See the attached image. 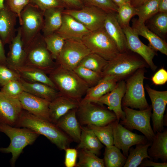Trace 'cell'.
<instances>
[{
  "mask_svg": "<svg viewBox=\"0 0 167 167\" xmlns=\"http://www.w3.org/2000/svg\"><path fill=\"white\" fill-rule=\"evenodd\" d=\"M15 127L29 129L46 137L61 150L68 148L71 139L55 124L23 109Z\"/></svg>",
  "mask_w": 167,
  "mask_h": 167,
  "instance_id": "6da1fadb",
  "label": "cell"
},
{
  "mask_svg": "<svg viewBox=\"0 0 167 167\" xmlns=\"http://www.w3.org/2000/svg\"><path fill=\"white\" fill-rule=\"evenodd\" d=\"M49 77L61 95L80 102L89 88L73 70L66 69L58 65L49 74Z\"/></svg>",
  "mask_w": 167,
  "mask_h": 167,
  "instance_id": "7a4b0ae2",
  "label": "cell"
},
{
  "mask_svg": "<svg viewBox=\"0 0 167 167\" xmlns=\"http://www.w3.org/2000/svg\"><path fill=\"white\" fill-rule=\"evenodd\" d=\"M131 52L128 50L120 53L114 58L108 61L101 73L102 78L111 77L118 82L138 69L148 66L140 56Z\"/></svg>",
  "mask_w": 167,
  "mask_h": 167,
  "instance_id": "3957f363",
  "label": "cell"
},
{
  "mask_svg": "<svg viewBox=\"0 0 167 167\" xmlns=\"http://www.w3.org/2000/svg\"><path fill=\"white\" fill-rule=\"evenodd\" d=\"M23 128H19L0 122V132L6 135L11 140L7 147L0 148V152L12 154L10 160L11 166H14L24 149L27 145L32 144L40 135L32 130Z\"/></svg>",
  "mask_w": 167,
  "mask_h": 167,
  "instance_id": "277c9868",
  "label": "cell"
},
{
  "mask_svg": "<svg viewBox=\"0 0 167 167\" xmlns=\"http://www.w3.org/2000/svg\"><path fill=\"white\" fill-rule=\"evenodd\" d=\"M24 49L25 57L24 65L40 70L49 74L58 66L47 49L44 36L40 32Z\"/></svg>",
  "mask_w": 167,
  "mask_h": 167,
  "instance_id": "5b68a950",
  "label": "cell"
},
{
  "mask_svg": "<svg viewBox=\"0 0 167 167\" xmlns=\"http://www.w3.org/2000/svg\"><path fill=\"white\" fill-rule=\"evenodd\" d=\"M97 103L80 102L76 115L81 125L103 126L117 120L113 112Z\"/></svg>",
  "mask_w": 167,
  "mask_h": 167,
  "instance_id": "8992f818",
  "label": "cell"
},
{
  "mask_svg": "<svg viewBox=\"0 0 167 167\" xmlns=\"http://www.w3.org/2000/svg\"><path fill=\"white\" fill-rule=\"evenodd\" d=\"M143 68L134 72L127 79L126 90L122 101L123 106L143 110L149 106L146 100L143 81L145 78Z\"/></svg>",
  "mask_w": 167,
  "mask_h": 167,
  "instance_id": "52a82bcc",
  "label": "cell"
},
{
  "mask_svg": "<svg viewBox=\"0 0 167 167\" xmlns=\"http://www.w3.org/2000/svg\"><path fill=\"white\" fill-rule=\"evenodd\" d=\"M81 41L92 53L98 55L109 61L120 53L113 41L105 31L103 27L91 32Z\"/></svg>",
  "mask_w": 167,
  "mask_h": 167,
  "instance_id": "ba28073f",
  "label": "cell"
},
{
  "mask_svg": "<svg viewBox=\"0 0 167 167\" xmlns=\"http://www.w3.org/2000/svg\"><path fill=\"white\" fill-rule=\"evenodd\" d=\"M43 13L37 7L30 3L22 11L19 24L24 49L41 31L44 23Z\"/></svg>",
  "mask_w": 167,
  "mask_h": 167,
  "instance_id": "9c48e42d",
  "label": "cell"
},
{
  "mask_svg": "<svg viewBox=\"0 0 167 167\" xmlns=\"http://www.w3.org/2000/svg\"><path fill=\"white\" fill-rule=\"evenodd\" d=\"M122 109L125 117L123 120H120V123L129 130L135 129L139 131L152 142L155 133L150 124L152 113L151 106H149L146 109L139 110L124 106Z\"/></svg>",
  "mask_w": 167,
  "mask_h": 167,
  "instance_id": "30bf717a",
  "label": "cell"
},
{
  "mask_svg": "<svg viewBox=\"0 0 167 167\" xmlns=\"http://www.w3.org/2000/svg\"><path fill=\"white\" fill-rule=\"evenodd\" d=\"M91 53L81 41L66 40L56 60L58 65L62 68L73 70L82 59Z\"/></svg>",
  "mask_w": 167,
  "mask_h": 167,
  "instance_id": "8fae6325",
  "label": "cell"
},
{
  "mask_svg": "<svg viewBox=\"0 0 167 167\" xmlns=\"http://www.w3.org/2000/svg\"><path fill=\"white\" fill-rule=\"evenodd\" d=\"M63 13L69 15L92 32L103 27L107 13L98 7L84 6L77 10L65 9Z\"/></svg>",
  "mask_w": 167,
  "mask_h": 167,
  "instance_id": "7c38bea8",
  "label": "cell"
},
{
  "mask_svg": "<svg viewBox=\"0 0 167 167\" xmlns=\"http://www.w3.org/2000/svg\"><path fill=\"white\" fill-rule=\"evenodd\" d=\"M113 145L121 150L126 158L131 147L138 144H144L148 142L144 135L132 132L117 120L113 122Z\"/></svg>",
  "mask_w": 167,
  "mask_h": 167,
  "instance_id": "4fadbf2b",
  "label": "cell"
},
{
  "mask_svg": "<svg viewBox=\"0 0 167 167\" xmlns=\"http://www.w3.org/2000/svg\"><path fill=\"white\" fill-rule=\"evenodd\" d=\"M145 88L152 103L153 130L155 133L162 132L165 126L164 113L167 104V91L156 90L147 85Z\"/></svg>",
  "mask_w": 167,
  "mask_h": 167,
  "instance_id": "5bb4252c",
  "label": "cell"
},
{
  "mask_svg": "<svg viewBox=\"0 0 167 167\" xmlns=\"http://www.w3.org/2000/svg\"><path fill=\"white\" fill-rule=\"evenodd\" d=\"M122 28L126 37L128 49L140 56L152 70L155 71L157 68L153 62L156 54L155 50L143 43L139 39V35L130 25Z\"/></svg>",
  "mask_w": 167,
  "mask_h": 167,
  "instance_id": "9a60e30c",
  "label": "cell"
},
{
  "mask_svg": "<svg viewBox=\"0 0 167 167\" xmlns=\"http://www.w3.org/2000/svg\"><path fill=\"white\" fill-rule=\"evenodd\" d=\"M23 110L17 98L8 96L0 91V122L15 126Z\"/></svg>",
  "mask_w": 167,
  "mask_h": 167,
  "instance_id": "2e32d148",
  "label": "cell"
},
{
  "mask_svg": "<svg viewBox=\"0 0 167 167\" xmlns=\"http://www.w3.org/2000/svg\"><path fill=\"white\" fill-rule=\"evenodd\" d=\"M126 90V83L123 80L117 82L115 86L110 92L101 97L97 103L107 106L108 108L115 114L117 120L119 122L125 117L122 109V101Z\"/></svg>",
  "mask_w": 167,
  "mask_h": 167,
  "instance_id": "e0dca14e",
  "label": "cell"
},
{
  "mask_svg": "<svg viewBox=\"0 0 167 167\" xmlns=\"http://www.w3.org/2000/svg\"><path fill=\"white\" fill-rule=\"evenodd\" d=\"M17 98L23 109L38 117L50 121L49 101L24 91Z\"/></svg>",
  "mask_w": 167,
  "mask_h": 167,
  "instance_id": "ac0fdd59",
  "label": "cell"
},
{
  "mask_svg": "<svg viewBox=\"0 0 167 167\" xmlns=\"http://www.w3.org/2000/svg\"><path fill=\"white\" fill-rule=\"evenodd\" d=\"M91 32L72 16L63 13L61 25L56 32L65 40L81 41Z\"/></svg>",
  "mask_w": 167,
  "mask_h": 167,
  "instance_id": "d6986e66",
  "label": "cell"
},
{
  "mask_svg": "<svg viewBox=\"0 0 167 167\" xmlns=\"http://www.w3.org/2000/svg\"><path fill=\"white\" fill-rule=\"evenodd\" d=\"M17 31L15 36L10 43L9 50L6 56V66L15 71L24 65L25 57L20 27Z\"/></svg>",
  "mask_w": 167,
  "mask_h": 167,
  "instance_id": "ffe728a7",
  "label": "cell"
},
{
  "mask_svg": "<svg viewBox=\"0 0 167 167\" xmlns=\"http://www.w3.org/2000/svg\"><path fill=\"white\" fill-rule=\"evenodd\" d=\"M103 27L116 44L120 53L128 50L126 37L123 29L117 19L116 13H107Z\"/></svg>",
  "mask_w": 167,
  "mask_h": 167,
  "instance_id": "44dd1931",
  "label": "cell"
},
{
  "mask_svg": "<svg viewBox=\"0 0 167 167\" xmlns=\"http://www.w3.org/2000/svg\"><path fill=\"white\" fill-rule=\"evenodd\" d=\"M17 15L4 5L0 10V37L4 45L10 44L16 35Z\"/></svg>",
  "mask_w": 167,
  "mask_h": 167,
  "instance_id": "7402d4cb",
  "label": "cell"
},
{
  "mask_svg": "<svg viewBox=\"0 0 167 167\" xmlns=\"http://www.w3.org/2000/svg\"><path fill=\"white\" fill-rule=\"evenodd\" d=\"M80 102L69 97L60 95L50 102V121L55 124L62 116L70 110L77 109Z\"/></svg>",
  "mask_w": 167,
  "mask_h": 167,
  "instance_id": "603a6c76",
  "label": "cell"
},
{
  "mask_svg": "<svg viewBox=\"0 0 167 167\" xmlns=\"http://www.w3.org/2000/svg\"><path fill=\"white\" fill-rule=\"evenodd\" d=\"M77 109L70 110L56 122V125L71 139L79 142L81 134V126L76 115Z\"/></svg>",
  "mask_w": 167,
  "mask_h": 167,
  "instance_id": "cb8c5ba5",
  "label": "cell"
},
{
  "mask_svg": "<svg viewBox=\"0 0 167 167\" xmlns=\"http://www.w3.org/2000/svg\"><path fill=\"white\" fill-rule=\"evenodd\" d=\"M131 27L139 36L148 41L150 46L154 50L167 55V44L165 41L151 31L144 23H140L137 19H134L132 20Z\"/></svg>",
  "mask_w": 167,
  "mask_h": 167,
  "instance_id": "d4e9b609",
  "label": "cell"
},
{
  "mask_svg": "<svg viewBox=\"0 0 167 167\" xmlns=\"http://www.w3.org/2000/svg\"><path fill=\"white\" fill-rule=\"evenodd\" d=\"M19 80L24 91L49 102L61 95L56 89L47 84L39 82H28L21 78Z\"/></svg>",
  "mask_w": 167,
  "mask_h": 167,
  "instance_id": "484cf974",
  "label": "cell"
},
{
  "mask_svg": "<svg viewBox=\"0 0 167 167\" xmlns=\"http://www.w3.org/2000/svg\"><path fill=\"white\" fill-rule=\"evenodd\" d=\"M118 82L111 77L102 78L96 85L88 89L80 102L97 103L101 97L114 88Z\"/></svg>",
  "mask_w": 167,
  "mask_h": 167,
  "instance_id": "4316f807",
  "label": "cell"
},
{
  "mask_svg": "<svg viewBox=\"0 0 167 167\" xmlns=\"http://www.w3.org/2000/svg\"><path fill=\"white\" fill-rule=\"evenodd\" d=\"M63 7H54L44 11V23L41 31L43 36L56 32L62 22Z\"/></svg>",
  "mask_w": 167,
  "mask_h": 167,
  "instance_id": "83f0119b",
  "label": "cell"
},
{
  "mask_svg": "<svg viewBox=\"0 0 167 167\" xmlns=\"http://www.w3.org/2000/svg\"><path fill=\"white\" fill-rule=\"evenodd\" d=\"M150 148L148 149L149 156L155 160L160 159L163 162L167 161V130L155 133Z\"/></svg>",
  "mask_w": 167,
  "mask_h": 167,
  "instance_id": "f1b7e54d",
  "label": "cell"
},
{
  "mask_svg": "<svg viewBox=\"0 0 167 167\" xmlns=\"http://www.w3.org/2000/svg\"><path fill=\"white\" fill-rule=\"evenodd\" d=\"M81 134L77 149L85 150L96 155L100 154L103 147L93 131L88 126H81Z\"/></svg>",
  "mask_w": 167,
  "mask_h": 167,
  "instance_id": "f546056e",
  "label": "cell"
},
{
  "mask_svg": "<svg viewBox=\"0 0 167 167\" xmlns=\"http://www.w3.org/2000/svg\"><path fill=\"white\" fill-rule=\"evenodd\" d=\"M16 71L21 78L25 80H29L31 82L42 83L57 89L49 77L40 70L24 65L19 68Z\"/></svg>",
  "mask_w": 167,
  "mask_h": 167,
  "instance_id": "4dcf8cb0",
  "label": "cell"
},
{
  "mask_svg": "<svg viewBox=\"0 0 167 167\" xmlns=\"http://www.w3.org/2000/svg\"><path fill=\"white\" fill-rule=\"evenodd\" d=\"M151 142H148L144 144L136 145L135 148H130L129 153L127 158L124 167H137L139 166L145 158L152 159L149 156L148 149Z\"/></svg>",
  "mask_w": 167,
  "mask_h": 167,
  "instance_id": "1f68e13d",
  "label": "cell"
},
{
  "mask_svg": "<svg viewBox=\"0 0 167 167\" xmlns=\"http://www.w3.org/2000/svg\"><path fill=\"white\" fill-rule=\"evenodd\" d=\"M126 158L120 149L114 145L105 148L103 160L105 167H122L125 165Z\"/></svg>",
  "mask_w": 167,
  "mask_h": 167,
  "instance_id": "d6a6232c",
  "label": "cell"
},
{
  "mask_svg": "<svg viewBox=\"0 0 167 167\" xmlns=\"http://www.w3.org/2000/svg\"><path fill=\"white\" fill-rule=\"evenodd\" d=\"M159 0H145L142 4L135 7L136 15L138 21L144 23L159 12Z\"/></svg>",
  "mask_w": 167,
  "mask_h": 167,
  "instance_id": "836d02e7",
  "label": "cell"
},
{
  "mask_svg": "<svg viewBox=\"0 0 167 167\" xmlns=\"http://www.w3.org/2000/svg\"><path fill=\"white\" fill-rule=\"evenodd\" d=\"M148 20V28L164 39L167 34V13L158 12Z\"/></svg>",
  "mask_w": 167,
  "mask_h": 167,
  "instance_id": "e575fe53",
  "label": "cell"
},
{
  "mask_svg": "<svg viewBox=\"0 0 167 167\" xmlns=\"http://www.w3.org/2000/svg\"><path fill=\"white\" fill-rule=\"evenodd\" d=\"M78 156L79 161L76 164L78 167H104L103 159L99 158L96 155L85 150L79 149Z\"/></svg>",
  "mask_w": 167,
  "mask_h": 167,
  "instance_id": "d590c367",
  "label": "cell"
},
{
  "mask_svg": "<svg viewBox=\"0 0 167 167\" xmlns=\"http://www.w3.org/2000/svg\"><path fill=\"white\" fill-rule=\"evenodd\" d=\"M113 122L103 126L89 125L87 126L93 131L102 143L109 147L113 145Z\"/></svg>",
  "mask_w": 167,
  "mask_h": 167,
  "instance_id": "8d00e7d4",
  "label": "cell"
},
{
  "mask_svg": "<svg viewBox=\"0 0 167 167\" xmlns=\"http://www.w3.org/2000/svg\"><path fill=\"white\" fill-rule=\"evenodd\" d=\"M46 48L53 60H56L64 45L65 40L56 32L44 36Z\"/></svg>",
  "mask_w": 167,
  "mask_h": 167,
  "instance_id": "74e56055",
  "label": "cell"
},
{
  "mask_svg": "<svg viewBox=\"0 0 167 167\" xmlns=\"http://www.w3.org/2000/svg\"><path fill=\"white\" fill-rule=\"evenodd\" d=\"M108 62L98 55L91 53L84 57L79 65L101 74Z\"/></svg>",
  "mask_w": 167,
  "mask_h": 167,
  "instance_id": "f35d334b",
  "label": "cell"
},
{
  "mask_svg": "<svg viewBox=\"0 0 167 167\" xmlns=\"http://www.w3.org/2000/svg\"><path fill=\"white\" fill-rule=\"evenodd\" d=\"M73 71L89 88L96 85L102 78L101 74L80 65H78Z\"/></svg>",
  "mask_w": 167,
  "mask_h": 167,
  "instance_id": "ab89813d",
  "label": "cell"
},
{
  "mask_svg": "<svg viewBox=\"0 0 167 167\" xmlns=\"http://www.w3.org/2000/svg\"><path fill=\"white\" fill-rule=\"evenodd\" d=\"M136 15L135 7L130 2H126L118 7L116 16L122 28L129 25L131 18Z\"/></svg>",
  "mask_w": 167,
  "mask_h": 167,
  "instance_id": "60d3db41",
  "label": "cell"
},
{
  "mask_svg": "<svg viewBox=\"0 0 167 167\" xmlns=\"http://www.w3.org/2000/svg\"><path fill=\"white\" fill-rule=\"evenodd\" d=\"M84 6H93L100 8L107 13H116L118 7L111 0H81Z\"/></svg>",
  "mask_w": 167,
  "mask_h": 167,
  "instance_id": "b9f144b4",
  "label": "cell"
},
{
  "mask_svg": "<svg viewBox=\"0 0 167 167\" xmlns=\"http://www.w3.org/2000/svg\"><path fill=\"white\" fill-rule=\"evenodd\" d=\"M19 79L10 81L2 86L0 91L7 96L17 98L24 91Z\"/></svg>",
  "mask_w": 167,
  "mask_h": 167,
  "instance_id": "7bdbcfd3",
  "label": "cell"
},
{
  "mask_svg": "<svg viewBox=\"0 0 167 167\" xmlns=\"http://www.w3.org/2000/svg\"><path fill=\"white\" fill-rule=\"evenodd\" d=\"M21 77L16 71L0 64V85L2 87L10 81L19 79Z\"/></svg>",
  "mask_w": 167,
  "mask_h": 167,
  "instance_id": "ee69618b",
  "label": "cell"
},
{
  "mask_svg": "<svg viewBox=\"0 0 167 167\" xmlns=\"http://www.w3.org/2000/svg\"><path fill=\"white\" fill-rule=\"evenodd\" d=\"M29 3L33 5L43 11L54 7L66 6L62 0H29Z\"/></svg>",
  "mask_w": 167,
  "mask_h": 167,
  "instance_id": "f6af8a7d",
  "label": "cell"
},
{
  "mask_svg": "<svg viewBox=\"0 0 167 167\" xmlns=\"http://www.w3.org/2000/svg\"><path fill=\"white\" fill-rule=\"evenodd\" d=\"M29 3V0H5L4 5L18 16L19 23L21 21V13Z\"/></svg>",
  "mask_w": 167,
  "mask_h": 167,
  "instance_id": "bcb514c9",
  "label": "cell"
},
{
  "mask_svg": "<svg viewBox=\"0 0 167 167\" xmlns=\"http://www.w3.org/2000/svg\"><path fill=\"white\" fill-rule=\"evenodd\" d=\"M64 164L66 167L76 166L78 152L76 149L68 148L65 150Z\"/></svg>",
  "mask_w": 167,
  "mask_h": 167,
  "instance_id": "7dc6e473",
  "label": "cell"
},
{
  "mask_svg": "<svg viewBox=\"0 0 167 167\" xmlns=\"http://www.w3.org/2000/svg\"><path fill=\"white\" fill-rule=\"evenodd\" d=\"M152 80L156 85H163L167 81V71L163 68H161L152 76Z\"/></svg>",
  "mask_w": 167,
  "mask_h": 167,
  "instance_id": "c3c4849f",
  "label": "cell"
},
{
  "mask_svg": "<svg viewBox=\"0 0 167 167\" xmlns=\"http://www.w3.org/2000/svg\"><path fill=\"white\" fill-rule=\"evenodd\" d=\"M66 9L77 10L84 6L81 0H62Z\"/></svg>",
  "mask_w": 167,
  "mask_h": 167,
  "instance_id": "681fc988",
  "label": "cell"
},
{
  "mask_svg": "<svg viewBox=\"0 0 167 167\" xmlns=\"http://www.w3.org/2000/svg\"><path fill=\"white\" fill-rule=\"evenodd\" d=\"M139 167H167V162H156L151 160H149L148 158H145L142 161Z\"/></svg>",
  "mask_w": 167,
  "mask_h": 167,
  "instance_id": "f907efd6",
  "label": "cell"
},
{
  "mask_svg": "<svg viewBox=\"0 0 167 167\" xmlns=\"http://www.w3.org/2000/svg\"><path fill=\"white\" fill-rule=\"evenodd\" d=\"M0 64L6 66V56L3 44L0 37Z\"/></svg>",
  "mask_w": 167,
  "mask_h": 167,
  "instance_id": "816d5d0a",
  "label": "cell"
},
{
  "mask_svg": "<svg viewBox=\"0 0 167 167\" xmlns=\"http://www.w3.org/2000/svg\"><path fill=\"white\" fill-rule=\"evenodd\" d=\"M159 12L167 13V0H159Z\"/></svg>",
  "mask_w": 167,
  "mask_h": 167,
  "instance_id": "f5cc1de1",
  "label": "cell"
},
{
  "mask_svg": "<svg viewBox=\"0 0 167 167\" xmlns=\"http://www.w3.org/2000/svg\"><path fill=\"white\" fill-rule=\"evenodd\" d=\"M145 0H131V4L135 7L142 4Z\"/></svg>",
  "mask_w": 167,
  "mask_h": 167,
  "instance_id": "db71d44e",
  "label": "cell"
},
{
  "mask_svg": "<svg viewBox=\"0 0 167 167\" xmlns=\"http://www.w3.org/2000/svg\"><path fill=\"white\" fill-rule=\"evenodd\" d=\"M118 7L126 2V0H111Z\"/></svg>",
  "mask_w": 167,
  "mask_h": 167,
  "instance_id": "11a10c76",
  "label": "cell"
},
{
  "mask_svg": "<svg viewBox=\"0 0 167 167\" xmlns=\"http://www.w3.org/2000/svg\"><path fill=\"white\" fill-rule=\"evenodd\" d=\"M5 0H0V10L4 7Z\"/></svg>",
  "mask_w": 167,
  "mask_h": 167,
  "instance_id": "9f6ffc18",
  "label": "cell"
},
{
  "mask_svg": "<svg viewBox=\"0 0 167 167\" xmlns=\"http://www.w3.org/2000/svg\"><path fill=\"white\" fill-rule=\"evenodd\" d=\"M131 0H126V2H127L131 3Z\"/></svg>",
  "mask_w": 167,
  "mask_h": 167,
  "instance_id": "6f0895ef",
  "label": "cell"
}]
</instances>
